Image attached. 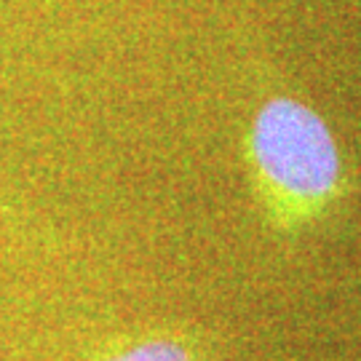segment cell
<instances>
[{"label":"cell","mask_w":361,"mask_h":361,"mask_svg":"<svg viewBox=\"0 0 361 361\" xmlns=\"http://www.w3.org/2000/svg\"><path fill=\"white\" fill-rule=\"evenodd\" d=\"M83 361H198L190 340L177 335H145L110 343Z\"/></svg>","instance_id":"obj_2"},{"label":"cell","mask_w":361,"mask_h":361,"mask_svg":"<svg viewBox=\"0 0 361 361\" xmlns=\"http://www.w3.org/2000/svg\"><path fill=\"white\" fill-rule=\"evenodd\" d=\"M249 147L259 180L286 207L322 204L335 190L340 174L335 140L305 104L286 97L262 104Z\"/></svg>","instance_id":"obj_1"}]
</instances>
